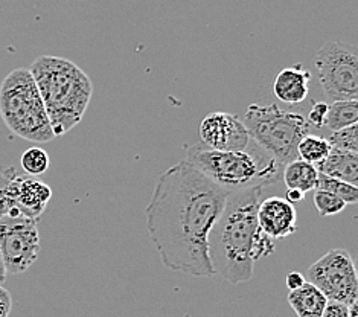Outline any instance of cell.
<instances>
[{"label": "cell", "mask_w": 358, "mask_h": 317, "mask_svg": "<svg viewBox=\"0 0 358 317\" xmlns=\"http://www.w3.org/2000/svg\"><path fill=\"white\" fill-rule=\"evenodd\" d=\"M229 194L187 159L160 174L145 217L166 269L200 278L217 275L209 258V234Z\"/></svg>", "instance_id": "6da1fadb"}, {"label": "cell", "mask_w": 358, "mask_h": 317, "mask_svg": "<svg viewBox=\"0 0 358 317\" xmlns=\"http://www.w3.org/2000/svg\"><path fill=\"white\" fill-rule=\"evenodd\" d=\"M262 188L230 192L223 213L209 234V258L217 275L230 284L253 278V239L258 232Z\"/></svg>", "instance_id": "7a4b0ae2"}, {"label": "cell", "mask_w": 358, "mask_h": 317, "mask_svg": "<svg viewBox=\"0 0 358 317\" xmlns=\"http://www.w3.org/2000/svg\"><path fill=\"white\" fill-rule=\"evenodd\" d=\"M29 71L45 102L55 136H63L81 122L90 104L93 84L89 75L62 57L41 55Z\"/></svg>", "instance_id": "3957f363"}, {"label": "cell", "mask_w": 358, "mask_h": 317, "mask_svg": "<svg viewBox=\"0 0 358 317\" xmlns=\"http://www.w3.org/2000/svg\"><path fill=\"white\" fill-rule=\"evenodd\" d=\"M187 160L227 192L266 188L282 180L284 167L253 141L241 151H220L197 143L187 150Z\"/></svg>", "instance_id": "277c9868"}, {"label": "cell", "mask_w": 358, "mask_h": 317, "mask_svg": "<svg viewBox=\"0 0 358 317\" xmlns=\"http://www.w3.org/2000/svg\"><path fill=\"white\" fill-rule=\"evenodd\" d=\"M0 116L24 141L46 143L57 138L36 80L24 67L11 71L0 84Z\"/></svg>", "instance_id": "5b68a950"}, {"label": "cell", "mask_w": 358, "mask_h": 317, "mask_svg": "<svg viewBox=\"0 0 358 317\" xmlns=\"http://www.w3.org/2000/svg\"><path fill=\"white\" fill-rule=\"evenodd\" d=\"M244 124L252 141L282 167L299 159L297 147L311 128L302 113L282 110L276 104L249 106Z\"/></svg>", "instance_id": "8992f818"}, {"label": "cell", "mask_w": 358, "mask_h": 317, "mask_svg": "<svg viewBox=\"0 0 358 317\" xmlns=\"http://www.w3.org/2000/svg\"><path fill=\"white\" fill-rule=\"evenodd\" d=\"M319 83L327 98L358 99V46L348 41H327L314 57Z\"/></svg>", "instance_id": "52a82bcc"}, {"label": "cell", "mask_w": 358, "mask_h": 317, "mask_svg": "<svg viewBox=\"0 0 358 317\" xmlns=\"http://www.w3.org/2000/svg\"><path fill=\"white\" fill-rule=\"evenodd\" d=\"M306 276L329 302L351 305L358 297V278L354 258L346 248H331L310 265Z\"/></svg>", "instance_id": "ba28073f"}, {"label": "cell", "mask_w": 358, "mask_h": 317, "mask_svg": "<svg viewBox=\"0 0 358 317\" xmlns=\"http://www.w3.org/2000/svg\"><path fill=\"white\" fill-rule=\"evenodd\" d=\"M0 251L6 273L27 272L40 255L37 220L24 216L0 218Z\"/></svg>", "instance_id": "9c48e42d"}, {"label": "cell", "mask_w": 358, "mask_h": 317, "mask_svg": "<svg viewBox=\"0 0 358 317\" xmlns=\"http://www.w3.org/2000/svg\"><path fill=\"white\" fill-rule=\"evenodd\" d=\"M199 133L201 143L220 151H241L252 142L244 121L226 111L209 113L201 121Z\"/></svg>", "instance_id": "30bf717a"}, {"label": "cell", "mask_w": 358, "mask_h": 317, "mask_svg": "<svg viewBox=\"0 0 358 317\" xmlns=\"http://www.w3.org/2000/svg\"><path fill=\"white\" fill-rule=\"evenodd\" d=\"M258 226L273 239H280L297 230V212L294 204L284 197H268L258 206Z\"/></svg>", "instance_id": "8fae6325"}, {"label": "cell", "mask_w": 358, "mask_h": 317, "mask_svg": "<svg viewBox=\"0 0 358 317\" xmlns=\"http://www.w3.org/2000/svg\"><path fill=\"white\" fill-rule=\"evenodd\" d=\"M13 192L22 216L32 220H38L45 212L49 200L52 199V190L45 182L29 174H15L13 180Z\"/></svg>", "instance_id": "7c38bea8"}, {"label": "cell", "mask_w": 358, "mask_h": 317, "mask_svg": "<svg viewBox=\"0 0 358 317\" xmlns=\"http://www.w3.org/2000/svg\"><path fill=\"white\" fill-rule=\"evenodd\" d=\"M311 73L301 64L282 69L273 83V93L284 104L296 106L308 98Z\"/></svg>", "instance_id": "4fadbf2b"}, {"label": "cell", "mask_w": 358, "mask_h": 317, "mask_svg": "<svg viewBox=\"0 0 358 317\" xmlns=\"http://www.w3.org/2000/svg\"><path fill=\"white\" fill-rule=\"evenodd\" d=\"M320 173L358 188V154L332 147L329 156L317 165Z\"/></svg>", "instance_id": "5bb4252c"}, {"label": "cell", "mask_w": 358, "mask_h": 317, "mask_svg": "<svg viewBox=\"0 0 358 317\" xmlns=\"http://www.w3.org/2000/svg\"><path fill=\"white\" fill-rule=\"evenodd\" d=\"M328 302V297L310 281L288 293V304L297 317H322Z\"/></svg>", "instance_id": "9a60e30c"}, {"label": "cell", "mask_w": 358, "mask_h": 317, "mask_svg": "<svg viewBox=\"0 0 358 317\" xmlns=\"http://www.w3.org/2000/svg\"><path fill=\"white\" fill-rule=\"evenodd\" d=\"M319 174L320 171L315 165L302 159H294L284 167L282 180L287 190H299L306 194L317 188Z\"/></svg>", "instance_id": "2e32d148"}, {"label": "cell", "mask_w": 358, "mask_h": 317, "mask_svg": "<svg viewBox=\"0 0 358 317\" xmlns=\"http://www.w3.org/2000/svg\"><path fill=\"white\" fill-rule=\"evenodd\" d=\"M358 122V99L334 101L329 104L327 127L331 132H338L342 128Z\"/></svg>", "instance_id": "e0dca14e"}, {"label": "cell", "mask_w": 358, "mask_h": 317, "mask_svg": "<svg viewBox=\"0 0 358 317\" xmlns=\"http://www.w3.org/2000/svg\"><path fill=\"white\" fill-rule=\"evenodd\" d=\"M331 150L332 145L329 139L314 134H306L301 141L299 147H297V154H299V159L317 167L329 156Z\"/></svg>", "instance_id": "ac0fdd59"}, {"label": "cell", "mask_w": 358, "mask_h": 317, "mask_svg": "<svg viewBox=\"0 0 358 317\" xmlns=\"http://www.w3.org/2000/svg\"><path fill=\"white\" fill-rule=\"evenodd\" d=\"M17 174L15 168H6L0 171V218L22 216L13 192V180Z\"/></svg>", "instance_id": "d6986e66"}, {"label": "cell", "mask_w": 358, "mask_h": 317, "mask_svg": "<svg viewBox=\"0 0 358 317\" xmlns=\"http://www.w3.org/2000/svg\"><path fill=\"white\" fill-rule=\"evenodd\" d=\"M315 190H323L331 194L340 197L346 204H357L358 203V188L349 185L343 180H338L334 177H329L327 174L320 173L317 180V188Z\"/></svg>", "instance_id": "ffe728a7"}, {"label": "cell", "mask_w": 358, "mask_h": 317, "mask_svg": "<svg viewBox=\"0 0 358 317\" xmlns=\"http://www.w3.org/2000/svg\"><path fill=\"white\" fill-rule=\"evenodd\" d=\"M20 164L27 174L40 176V174L46 173L49 165H50V162H49L48 153L43 148L32 147L22 154Z\"/></svg>", "instance_id": "44dd1931"}, {"label": "cell", "mask_w": 358, "mask_h": 317, "mask_svg": "<svg viewBox=\"0 0 358 317\" xmlns=\"http://www.w3.org/2000/svg\"><path fill=\"white\" fill-rule=\"evenodd\" d=\"M314 204L320 217H329L340 213L346 209L348 204L340 197L331 194L323 190H315L314 192Z\"/></svg>", "instance_id": "7402d4cb"}, {"label": "cell", "mask_w": 358, "mask_h": 317, "mask_svg": "<svg viewBox=\"0 0 358 317\" xmlns=\"http://www.w3.org/2000/svg\"><path fill=\"white\" fill-rule=\"evenodd\" d=\"M329 142L334 148L358 154V122L342 128L338 132H332Z\"/></svg>", "instance_id": "603a6c76"}, {"label": "cell", "mask_w": 358, "mask_h": 317, "mask_svg": "<svg viewBox=\"0 0 358 317\" xmlns=\"http://www.w3.org/2000/svg\"><path fill=\"white\" fill-rule=\"evenodd\" d=\"M275 239L264 234L258 227V232L253 239V260L258 261L261 258H267L273 252H275Z\"/></svg>", "instance_id": "cb8c5ba5"}, {"label": "cell", "mask_w": 358, "mask_h": 317, "mask_svg": "<svg viewBox=\"0 0 358 317\" xmlns=\"http://www.w3.org/2000/svg\"><path fill=\"white\" fill-rule=\"evenodd\" d=\"M328 113H329V104L328 102H314L311 110L308 111V116H306V119H308V122L311 127L314 128H322L327 125V118H328Z\"/></svg>", "instance_id": "d4e9b609"}, {"label": "cell", "mask_w": 358, "mask_h": 317, "mask_svg": "<svg viewBox=\"0 0 358 317\" xmlns=\"http://www.w3.org/2000/svg\"><path fill=\"white\" fill-rule=\"evenodd\" d=\"M322 317H349V307L338 302H328Z\"/></svg>", "instance_id": "484cf974"}, {"label": "cell", "mask_w": 358, "mask_h": 317, "mask_svg": "<svg viewBox=\"0 0 358 317\" xmlns=\"http://www.w3.org/2000/svg\"><path fill=\"white\" fill-rule=\"evenodd\" d=\"M11 308H13V297L10 295V291L3 288V286H0V317L10 316Z\"/></svg>", "instance_id": "4316f807"}, {"label": "cell", "mask_w": 358, "mask_h": 317, "mask_svg": "<svg viewBox=\"0 0 358 317\" xmlns=\"http://www.w3.org/2000/svg\"><path fill=\"white\" fill-rule=\"evenodd\" d=\"M305 282H306L305 276L302 275V273H299V272L288 273L287 278H285V286H287V288H288L289 291L301 288V287L305 284Z\"/></svg>", "instance_id": "83f0119b"}, {"label": "cell", "mask_w": 358, "mask_h": 317, "mask_svg": "<svg viewBox=\"0 0 358 317\" xmlns=\"http://www.w3.org/2000/svg\"><path fill=\"white\" fill-rule=\"evenodd\" d=\"M303 199H305V192H302L299 190H288L285 194V200L292 204L301 203V202H303Z\"/></svg>", "instance_id": "f1b7e54d"}, {"label": "cell", "mask_w": 358, "mask_h": 317, "mask_svg": "<svg viewBox=\"0 0 358 317\" xmlns=\"http://www.w3.org/2000/svg\"><path fill=\"white\" fill-rule=\"evenodd\" d=\"M6 269H5V262H3V258H2V251H0V286L3 284V282L6 281Z\"/></svg>", "instance_id": "f546056e"}, {"label": "cell", "mask_w": 358, "mask_h": 317, "mask_svg": "<svg viewBox=\"0 0 358 317\" xmlns=\"http://www.w3.org/2000/svg\"><path fill=\"white\" fill-rule=\"evenodd\" d=\"M348 307H349V317H358V297Z\"/></svg>", "instance_id": "4dcf8cb0"}, {"label": "cell", "mask_w": 358, "mask_h": 317, "mask_svg": "<svg viewBox=\"0 0 358 317\" xmlns=\"http://www.w3.org/2000/svg\"><path fill=\"white\" fill-rule=\"evenodd\" d=\"M354 264H355V270H357V278H358V255H357V258L354 260Z\"/></svg>", "instance_id": "1f68e13d"}]
</instances>
